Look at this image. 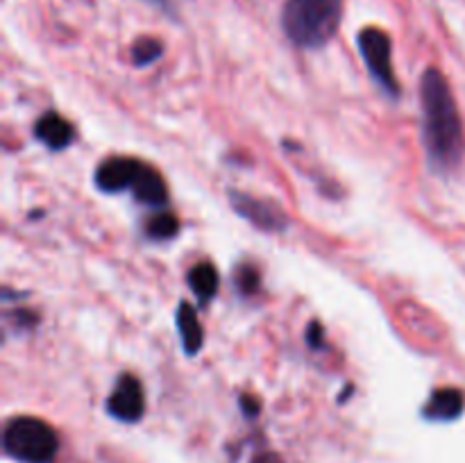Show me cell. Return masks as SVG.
Masks as SVG:
<instances>
[{
    "label": "cell",
    "mask_w": 465,
    "mask_h": 463,
    "mask_svg": "<svg viewBox=\"0 0 465 463\" xmlns=\"http://www.w3.org/2000/svg\"><path fill=\"white\" fill-rule=\"evenodd\" d=\"M422 141L434 168L450 171L463 157V125L457 100L439 68H427L420 84Z\"/></svg>",
    "instance_id": "6da1fadb"
},
{
    "label": "cell",
    "mask_w": 465,
    "mask_h": 463,
    "mask_svg": "<svg viewBox=\"0 0 465 463\" xmlns=\"http://www.w3.org/2000/svg\"><path fill=\"white\" fill-rule=\"evenodd\" d=\"M343 0H286L282 27L300 48L316 50L330 44L341 27Z\"/></svg>",
    "instance_id": "7a4b0ae2"
},
{
    "label": "cell",
    "mask_w": 465,
    "mask_h": 463,
    "mask_svg": "<svg viewBox=\"0 0 465 463\" xmlns=\"http://www.w3.org/2000/svg\"><path fill=\"white\" fill-rule=\"evenodd\" d=\"M3 445L5 452L21 463H50L59 449V438L48 422L21 416L7 425Z\"/></svg>",
    "instance_id": "3957f363"
},
{
    "label": "cell",
    "mask_w": 465,
    "mask_h": 463,
    "mask_svg": "<svg viewBox=\"0 0 465 463\" xmlns=\"http://www.w3.org/2000/svg\"><path fill=\"white\" fill-rule=\"evenodd\" d=\"M359 50H361V57L366 59V66L371 71V75L375 77L377 84L386 91L389 95L398 98L400 95V84L395 80L393 73V62H391V36L386 34L380 27H363L359 32Z\"/></svg>",
    "instance_id": "277c9868"
},
{
    "label": "cell",
    "mask_w": 465,
    "mask_h": 463,
    "mask_svg": "<svg viewBox=\"0 0 465 463\" xmlns=\"http://www.w3.org/2000/svg\"><path fill=\"white\" fill-rule=\"evenodd\" d=\"M107 411L123 422L141 420L145 411V398L136 377L121 375L107 399Z\"/></svg>",
    "instance_id": "5b68a950"
},
{
    "label": "cell",
    "mask_w": 465,
    "mask_h": 463,
    "mask_svg": "<svg viewBox=\"0 0 465 463\" xmlns=\"http://www.w3.org/2000/svg\"><path fill=\"white\" fill-rule=\"evenodd\" d=\"M143 163L134 157H109L95 168V184L104 193H121L132 189Z\"/></svg>",
    "instance_id": "8992f818"
},
{
    "label": "cell",
    "mask_w": 465,
    "mask_h": 463,
    "mask_svg": "<svg viewBox=\"0 0 465 463\" xmlns=\"http://www.w3.org/2000/svg\"><path fill=\"white\" fill-rule=\"evenodd\" d=\"M230 200L241 216L248 218L250 222H254V225L262 227V230L277 232V230H284L286 227L284 216H282L275 207L262 202V200H254L245 193H236V191H232Z\"/></svg>",
    "instance_id": "52a82bcc"
},
{
    "label": "cell",
    "mask_w": 465,
    "mask_h": 463,
    "mask_svg": "<svg viewBox=\"0 0 465 463\" xmlns=\"http://www.w3.org/2000/svg\"><path fill=\"white\" fill-rule=\"evenodd\" d=\"M465 409V395L459 389H439L425 404V418L436 422L457 420Z\"/></svg>",
    "instance_id": "ba28073f"
},
{
    "label": "cell",
    "mask_w": 465,
    "mask_h": 463,
    "mask_svg": "<svg viewBox=\"0 0 465 463\" xmlns=\"http://www.w3.org/2000/svg\"><path fill=\"white\" fill-rule=\"evenodd\" d=\"M132 191H134V198L141 204H148V207H163L168 202L166 182L153 166H145V163L141 166L139 175L132 184Z\"/></svg>",
    "instance_id": "9c48e42d"
},
{
    "label": "cell",
    "mask_w": 465,
    "mask_h": 463,
    "mask_svg": "<svg viewBox=\"0 0 465 463\" xmlns=\"http://www.w3.org/2000/svg\"><path fill=\"white\" fill-rule=\"evenodd\" d=\"M35 134L41 143L48 145L50 150H64L73 143V127L59 113L48 112L36 121Z\"/></svg>",
    "instance_id": "30bf717a"
},
{
    "label": "cell",
    "mask_w": 465,
    "mask_h": 463,
    "mask_svg": "<svg viewBox=\"0 0 465 463\" xmlns=\"http://www.w3.org/2000/svg\"><path fill=\"white\" fill-rule=\"evenodd\" d=\"M177 330H180L182 345H184L186 354H198L204 343V331L198 320V313L189 302H180L177 307Z\"/></svg>",
    "instance_id": "8fae6325"
},
{
    "label": "cell",
    "mask_w": 465,
    "mask_h": 463,
    "mask_svg": "<svg viewBox=\"0 0 465 463\" xmlns=\"http://www.w3.org/2000/svg\"><path fill=\"white\" fill-rule=\"evenodd\" d=\"M189 286L200 302H209L218 293V272L209 261L195 263L189 272Z\"/></svg>",
    "instance_id": "7c38bea8"
},
{
    "label": "cell",
    "mask_w": 465,
    "mask_h": 463,
    "mask_svg": "<svg viewBox=\"0 0 465 463\" xmlns=\"http://www.w3.org/2000/svg\"><path fill=\"white\" fill-rule=\"evenodd\" d=\"M177 230H180V222H177V218L168 212L154 213V216H150L148 222H145V234L154 241L173 239V236L177 234Z\"/></svg>",
    "instance_id": "4fadbf2b"
},
{
    "label": "cell",
    "mask_w": 465,
    "mask_h": 463,
    "mask_svg": "<svg viewBox=\"0 0 465 463\" xmlns=\"http://www.w3.org/2000/svg\"><path fill=\"white\" fill-rule=\"evenodd\" d=\"M163 53L162 41L154 39V36H141V39L134 41L132 45V62L136 66H148V64L157 62Z\"/></svg>",
    "instance_id": "5bb4252c"
},
{
    "label": "cell",
    "mask_w": 465,
    "mask_h": 463,
    "mask_svg": "<svg viewBox=\"0 0 465 463\" xmlns=\"http://www.w3.org/2000/svg\"><path fill=\"white\" fill-rule=\"evenodd\" d=\"M234 281L243 295H254L259 291V271L254 266H239L234 272Z\"/></svg>",
    "instance_id": "9a60e30c"
},
{
    "label": "cell",
    "mask_w": 465,
    "mask_h": 463,
    "mask_svg": "<svg viewBox=\"0 0 465 463\" xmlns=\"http://www.w3.org/2000/svg\"><path fill=\"white\" fill-rule=\"evenodd\" d=\"M307 343L312 345V348H322V327L318 325V322H312L307 330Z\"/></svg>",
    "instance_id": "2e32d148"
},
{
    "label": "cell",
    "mask_w": 465,
    "mask_h": 463,
    "mask_svg": "<svg viewBox=\"0 0 465 463\" xmlns=\"http://www.w3.org/2000/svg\"><path fill=\"white\" fill-rule=\"evenodd\" d=\"M241 404H243V409H245V413H248V416H257V411H259L257 399H254V398H241Z\"/></svg>",
    "instance_id": "e0dca14e"
},
{
    "label": "cell",
    "mask_w": 465,
    "mask_h": 463,
    "mask_svg": "<svg viewBox=\"0 0 465 463\" xmlns=\"http://www.w3.org/2000/svg\"><path fill=\"white\" fill-rule=\"evenodd\" d=\"M153 3H157L159 7H166V0H153Z\"/></svg>",
    "instance_id": "ac0fdd59"
}]
</instances>
